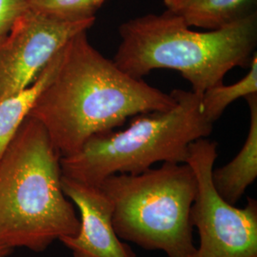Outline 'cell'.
Wrapping results in <instances>:
<instances>
[{
    "label": "cell",
    "instance_id": "obj_1",
    "mask_svg": "<svg viewBox=\"0 0 257 257\" xmlns=\"http://www.w3.org/2000/svg\"><path fill=\"white\" fill-rule=\"evenodd\" d=\"M87 32L62 48L54 77L29 113L46 130L61 157L77 153L92 137L118 128L128 118L175 105L172 92L124 73L102 55Z\"/></svg>",
    "mask_w": 257,
    "mask_h": 257
},
{
    "label": "cell",
    "instance_id": "obj_2",
    "mask_svg": "<svg viewBox=\"0 0 257 257\" xmlns=\"http://www.w3.org/2000/svg\"><path fill=\"white\" fill-rule=\"evenodd\" d=\"M119 46L112 60L124 73L142 78L157 69L178 72L202 94L223 83L235 67H247L256 53L257 14L227 27L195 32L167 10L120 25Z\"/></svg>",
    "mask_w": 257,
    "mask_h": 257
},
{
    "label": "cell",
    "instance_id": "obj_3",
    "mask_svg": "<svg viewBox=\"0 0 257 257\" xmlns=\"http://www.w3.org/2000/svg\"><path fill=\"white\" fill-rule=\"evenodd\" d=\"M58 151L28 116L0 158V244L40 252L74 236L80 221L62 190Z\"/></svg>",
    "mask_w": 257,
    "mask_h": 257
},
{
    "label": "cell",
    "instance_id": "obj_4",
    "mask_svg": "<svg viewBox=\"0 0 257 257\" xmlns=\"http://www.w3.org/2000/svg\"><path fill=\"white\" fill-rule=\"evenodd\" d=\"M172 93V109L138 114L127 128L95 135L77 153L61 157L62 175L98 186L110 175H138L156 163H186L189 146L208 138L213 124L203 113L200 94Z\"/></svg>",
    "mask_w": 257,
    "mask_h": 257
},
{
    "label": "cell",
    "instance_id": "obj_5",
    "mask_svg": "<svg viewBox=\"0 0 257 257\" xmlns=\"http://www.w3.org/2000/svg\"><path fill=\"white\" fill-rule=\"evenodd\" d=\"M98 187L112 206L117 236L168 257H195L191 209L196 180L187 163H162L138 175L108 176Z\"/></svg>",
    "mask_w": 257,
    "mask_h": 257
},
{
    "label": "cell",
    "instance_id": "obj_6",
    "mask_svg": "<svg viewBox=\"0 0 257 257\" xmlns=\"http://www.w3.org/2000/svg\"><path fill=\"white\" fill-rule=\"evenodd\" d=\"M216 158L217 143L208 138L189 146L186 163L196 180L191 223L200 238L195 257H257L256 200L239 209L221 197L211 180Z\"/></svg>",
    "mask_w": 257,
    "mask_h": 257
},
{
    "label": "cell",
    "instance_id": "obj_7",
    "mask_svg": "<svg viewBox=\"0 0 257 257\" xmlns=\"http://www.w3.org/2000/svg\"><path fill=\"white\" fill-rule=\"evenodd\" d=\"M94 21L63 20L28 10L0 37V101L30 86L55 54Z\"/></svg>",
    "mask_w": 257,
    "mask_h": 257
},
{
    "label": "cell",
    "instance_id": "obj_8",
    "mask_svg": "<svg viewBox=\"0 0 257 257\" xmlns=\"http://www.w3.org/2000/svg\"><path fill=\"white\" fill-rule=\"evenodd\" d=\"M65 195L79 211L80 226L74 236L59 239L74 257H137L117 236L112 224V206L98 186L62 175Z\"/></svg>",
    "mask_w": 257,
    "mask_h": 257
},
{
    "label": "cell",
    "instance_id": "obj_9",
    "mask_svg": "<svg viewBox=\"0 0 257 257\" xmlns=\"http://www.w3.org/2000/svg\"><path fill=\"white\" fill-rule=\"evenodd\" d=\"M249 109V128L244 145L228 164L212 170L211 180L221 197L235 205L257 177V94L245 98Z\"/></svg>",
    "mask_w": 257,
    "mask_h": 257
},
{
    "label": "cell",
    "instance_id": "obj_10",
    "mask_svg": "<svg viewBox=\"0 0 257 257\" xmlns=\"http://www.w3.org/2000/svg\"><path fill=\"white\" fill-rule=\"evenodd\" d=\"M61 53L62 49L27 88L0 101V158L23 121L29 116L38 96L54 77L61 59Z\"/></svg>",
    "mask_w": 257,
    "mask_h": 257
},
{
    "label": "cell",
    "instance_id": "obj_11",
    "mask_svg": "<svg viewBox=\"0 0 257 257\" xmlns=\"http://www.w3.org/2000/svg\"><path fill=\"white\" fill-rule=\"evenodd\" d=\"M256 2L257 0H189L174 13L179 15L189 27L214 31L256 13Z\"/></svg>",
    "mask_w": 257,
    "mask_h": 257
},
{
    "label": "cell",
    "instance_id": "obj_12",
    "mask_svg": "<svg viewBox=\"0 0 257 257\" xmlns=\"http://www.w3.org/2000/svg\"><path fill=\"white\" fill-rule=\"evenodd\" d=\"M257 94V55H253L248 74L231 85L221 83L208 89L201 94V105L205 117L214 124L232 102Z\"/></svg>",
    "mask_w": 257,
    "mask_h": 257
},
{
    "label": "cell",
    "instance_id": "obj_13",
    "mask_svg": "<svg viewBox=\"0 0 257 257\" xmlns=\"http://www.w3.org/2000/svg\"><path fill=\"white\" fill-rule=\"evenodd\" d=\"M106 0H29V9L55 19L84 20L95 19Z\"/></svg>",
    "mask_w": 257,
    "mask_h": 257
},
{
    "label": "cell",
    "instance_id": "obj_14",
    "mask_svg": "<svg viewBox=\"0 0 257 257\" xmlns=\"http://www.w3.org/2000/svg\"><path fill=\"white\" fill-rule=\"evenodd\" d=\"M29 10V0H0V37L5 36Z\"/></svg>",
    "mask_w": 257,
    "mask_h": 257
},
{
    "label": "cell",
    "instance_id": "obj_15",
    "mask_svg": "<svg viewBox=\"0 0 257 257\" xmlns=\"http://www.w3.org/2000/svg\"><path fill=\"white\" fill-rule=\"evenodd\" d=\"M188 1L189 0H164V5L167 7V10L175 12Z\"/></svg>",
    "mask_w": 257,
    "mask_h": 257
},
{
    "label": "cell",
    "instance_id": "obj_16",
    "mask_svg": "<svg viewBox=\"0 0 257 257\" xmlns=\"http://www.w3.org/2000/svg\"><path fill=\"white\" fill-rule=\"evenodd\" d=\"M13 250H14L13 248L0 244V257L9 256L10 254L13 252Z\"/></svg>",
    "mask_w": 257,
    "mask_h": 257
}]
</instances>
